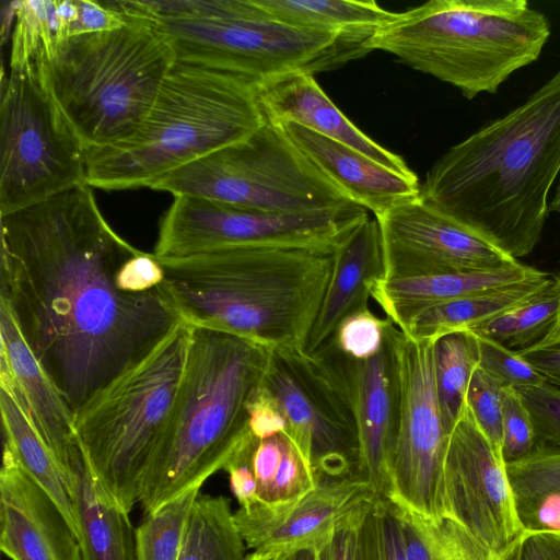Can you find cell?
I'll use <instances>...</instances> for the list:
<instances>
[{"mask_svg":"<svg viewBox=\"0 0 560 560\" xmlns=\"http://www.w3.org/2000/svg\"><path fill=\"white\" fill-rule=\"evenodd\" d=\"M0 223V299L73 415L183 323L160 288L117 289V271L141 250L113 230L88 184Z\"/></svg>","mask_w":560,"mask_h":560,"instance_id":"1","label":"cell"},{"mask_svg":"<svg viewBox=\"0 0 560 560\" xmlns=\"http://www.w3.org/2000/svg\"><path fill=\"white\" fill-rule=\"evenodd\" d=\"M560 174V71L506 115L448 149L421 199L514 259L539 243Z\"/></svg>","mask_w":560,"mask_h":560,"instance_id":"2","label":"cell"},{"mask_svg":"<svg viewBox=\"0 0 560 560\" xmlns=\"http://www.w3.org/2000/svg\"><path fill=\"white\" fill-rule=\"evenodd\" d=\"M335 249L243 246L158 258L160 290L182 320L270 350L302 349L320 310Z\"/></svg>","mask_w":560,"mask_h":560,"instance_id":"3","label":"cell"},{"mask_svg":"<svg viewBox=\"0 0 560 560\" xmlns=\"http://www.w3.org/2000/svg\"><path fill=\"white\" fill-rule=\"evenodd\" d=\"M271 350L229 332L190 325L176 398L144 471V515L223 469L249 436L248 406L264 384Z\"/></svg>","mask_w":560,"mask_h":560,"instance_id":"4","label":"cell"},{"mask_svg":"<svg viewBox=\"0 0 560 560\" xmlns=\"http://www.w3.org/2000/svg\"><path fill=\"white\" fill-rule=\"evenodd\" d=\"M265 121L255 84L176 62L129 137L84 149L86 184L105 190L151 188L165 175L247 138Z\"/></svg>","mask_w":560,"mask_h":560,"instance_id":"5","label":"cell"},{"mask_svg":"<svg viewBox=\"0 0 560 560\" xmlns=\"http://www.w3.org/2000/svg\"><path fill=\"white\" fill-rule=\"evenodd\" d=\"M551 35L548 18L526 0H431L395 13L366 42L472 100L494 94L536 61Z\"/></svg>","mask_w":560,"mask_h":560,"instance_id":"6","label":"cell"},{"mask_svg":"<svg viewBox=\"0 0 560 560\" xmlns=\"http://www.w3.org/2000/svg\"><path fill=\"white\" fill-rule=\"evenodd\" d=\"M168 39L176 62L242 78L256 86L293 73L336 70L371 52L369 37L293 27L256 0H117Z\"/></svg>","mask_w":560,"mask_h":560,"instance_id":"7","label":"cell"},{"mask_svg":"<svg viewBox=\"0 0 560 560\" xmlns=\"http://www.w3.org/2000/svg\"><path fill=\"white\" fill-rule=\"evenodd\" d=\"M110 2L126 18L122 27L70 37L35 63L84 149L129 137L176 63L172 45L152 22Z\"/></svg>","mask_w":560,"mask_h":560,"instance_id":"8","label":"cell"},{"mask_svg":"<svg viewBox=\"0 0 560 560\" xmlns=\"http://www.w3.org/2000/svg\"><path fill=\"white\" fill-rule=\"evenodd\" d=\"M189 338L190 325L183 322L73 415L75 438L92 472L128 513L168 421Z\"/></svg>","mask_w":560,"mask_h":560,"instance_id":"9","label":"cell"},{"mask_svg":"<svg viewBox=\"0 0 560 560\" xmlns=\"http://www.w3.org/2000/svg\"><path fill=\"white\" fill-rule=\"evenodd\" d=\"M151 189L275 213L353 203L300 153L280 126L268 121L247 138L165 175Z\"/></svg>","mask_w":560,"mask_h":560,"instance_id":"10","label":"cell"},{"mask_svg":"<svg viewBox=\"0 0 560 560\" xmlns=\"http://www.w3.org/2000/svg\"><path fill=\"white\" fill-rule=\"evenodd\" d=\"M86 184L84 148L35 63L1 83L0 215Z\"/></svg>","mask_w":560,"mask_h":560,"instance_id":"11","label":"cell"},{"mask_svg":"<svg viewBox=\"0 0 560 560\" xmlns=\"http://www.w3.org/2000/svg\"><path fill=\"white\" fill-rule=\"evenodd\" d=\"M369 217L350 203L335 210L275 213L198 196H175L161 219L153 255L176 258L243 246L335 249Z\"/></svg>","mask_w":560,"mask_h":560,"instance_id":"12","label":"cell"},{"mask_svg":"<svg viewBox=\"0 0 560 560\" xmlns=\"http://www.w3.org/2000/svg\"><path fill=\"white\" fill-rule=\"evenodd\" d=\"M434 342L413 341L399 328L396 334L399 413L385 499L425 516L451 517L444 488L450 434L436 395Z\"/></svg>","mask_w":560,"mask_h":560,"instance_id":"13","label":"cell"},{"mask_svg":"<svg viewBox=\"0 0 560 560\" xmlns=\"http://www.w3.org/2000/svg\"><path fill=\"white\" fill-rule=\"evenodd\" d=\"M264 385L278 400L285 434L317 481L360 477L352 411L315 355L302 349L271 350Z\"/></svg>","mask_w":560,"mask_h":560,"instance_id":"14","label":"cell"},{"mask_svg":"<svg viewBox=\"0 0 560 560\" xmlns=\"http://www.w3.org/2000/svg\"><path fill=\"white\" fill-rule=\"evenodd\" d=\"M444 488L450 516L495 559L525 529L502 455L480 429L467 402L448 436Z\"/></svg>","mask_w":560,"mask_h":560,"instance_id":"15","label":"cell"},{"mask_svg":"<svg viewBox=\"0 0 560 560\" xmlns=\"http://www.w3.org/2000/svg\"><path fill=\"white\" fill-rule=\"evenodd\" d=\"M375 218L382 233L384 278L491 270L520 262L421 197Z\"/></svg>","mask_w":560,"mask_h":560,"instance_id":"16","label":"cell"},{"mask_svg":"<svg viewBox=\"0 0 560 560\" xmlns=\"http://www.w3.org/2000/svg\"><path fill=\"white\" fill-rule=\"evenodd\" d=\"M397 330L392 324L382 350L365 360L346 355L330 341L310 353L352 411L360 448L359 475L380 498L387 493L388 460L398 425Z\"/></svg>","mask_w":560,"mask_h":560,"instance_id":"17","label":"cell"},{"mask_svg":"<svg viewBox=\"0 0 560 560\" xmlns=\"http://www.w3.org/2000/svg\"><path fill=\"white\" fill-rule=\"evenodd\" d=\"M380 498L361 477L323 479L295 502L276 510L257 503L234 512L247 547L259 553L317 549L342 522Z\"/></svg>","mask_w":560,"mask_h":560,"instance_id":"18","label":"cell"},{"mask_svg":"<svg viewBox=\"0 0 560 560\" xmlns=\"http://www.w3.org/2000/svg\"><path fill=\"white\" fill-rule=\"evenodd\" d=\"M0 548L11 560H82L70 524L51 497L3 444Z\"/></svg>","mask_w":560,"mask_h":560,"instance_id":"19","label":"cell"},{"mask_svg":"<svg viewBox=\"0 0 560 560\" xmlns=\"http://www.w3.org/2000/svg\"><path fill=\"white\" fill-rule=\"evenodd\" d=\"M300 153L348 200L374 217L420 197L416 174L396 172L301 125H278Z\"/></svg>","mask_w":560,"mask_h":560,"instance_id":"20","label":"cell"},{"mask_svg":"<svg viewBox=\"0 0 560 560\" xmlns=\"http://www.w3.org/2000/svg\"><path fill=\"white\" fill-rule=\"evenodd\" d=\"M0 377L11 382L67 478L69 460L80 447L73 428V412L31 351L3 299H0Z\"/></svg>","mask_w":560,"mask_h":560,"instance_id":"21","label":"cell"},{"mask_svg":"<svg viewBox=\"0 0 560 560\" xmlns=\"http://www.w3.org/2000/svg\"><path fill=\"white\" fill-rule=\"evenodd\" d=\"M265 120L294 122L348 145L405 175L415 174L399 155L383 148L354 126L325 94L314 75L293 73L257 86Z\"/></svg>","mask_w":560,"mask_h":560,"instance_id":"22","label":"cell"},{"mask_svg":"<svg viewBox=\"0 0 560 560\" xmlns=\"http://www.w3.org/2000/svg\"><path fill=\"white\" fill-rule=\"evenodd\" d=\"M384 277L380 223L368 217L335 248L329 283L304 351L315 352L348 316L369 308L371 285Z\"/></svg>","mask_w":560,"mask_h":560,"instance_id":"23","label":"cell"},{"mask_svg":"<svg viewBox=\"0 0 560 560\" xmlns=\"http://www.w3.org/2000/svg\"><path fill=\"white\" fill-rule=\"evenodd\" d=\"M82 560H136V530L92 472L81 448L67 468Z\"/></svg>","mask_w":560,"mask_h":560,"instance_id":"24","label":"cell"},{"mask_svg":"<svg viewBox=\"0 0 560 560\" xmlns=\"http://www.w3.org/2000/svg\"><path fill=\"white\" fill-rule=\"evenodd\" d=\"M517 262L500 269L434 275L419 278H381L371 285V298L401 329L419 312L446 301L521 282L541 275Z\"/></svg>","mask_w":560,"mask_h":560,"instance_id":"25","label":"cell"},{"mask_svg":"<svg viewBox=\"0 0 560 560\" xmlns=\"http://www.w3.org/2000/svg\"><path fill=\"white\" fill-rule=\"evenodd\" d=\"M552 273L541 275L432 305L411 317L400 329L413 341H435L447 334L469 330L528 301L542 290Z\"/></svg>","mask_w":560,"mask_h":560,"instance_id":"26","label":"cell"},{"mask_svg":"<svg viewBox=\"0 0 560 560\" xmlns=\"http://www.w3.org/2000/svg\"><path fill=\"white\" fill-rule=\"evenodd\" d=\"M0 410L3 444L13 452L26 472L51 497L78 537L66 475L18 398L11 382L2 377Z\"/></svg>","mask_w":560,"mask_h":560,"instance_id":"27","label":"cell"},{"mask_svg":"<svg viewBox=\"0 0 560 560\" xmlns=\"http://www.w3.org/2000/svg\"><path fill=\"white\" fill-rule=\"evenodd\" d=\"M275 20L287 25L336 35L371 37L393 19L374 0H256Z\"/></svg>","mask_w":560,"mask_h":560,"instance_id":"28","label":"cell"},{"mask_svg":"<svg viewBox=\"0 0 560 560\" xmlns=\"http://www.w3.org/2000/svg\"><path fill=\"white\" fill-rule=\"evenodd\" d=\"M250 465L256 485L255 503L269 510L295 502L317 485L312 467L285 433L257 439Z\"/></svg>","mask_w":560,"mask_h":560,"instance_id":"29","label":"cell"},{"mask_svg":"<svg viewBox=\"0 0 560 560\" xmlns=\"http://www.w3.org/2000/svg\"><path fill=\"white\" fill-rule=\"evenodd\" d=\"M560 313V273L551 276L549 283L528 301L471 330L504 348L522 353L551 340Z\"/></svg>","mask_w":560,"mask_h":560,"instance_id":"30","label":"cell"},{"mask_svg":"<svg viewBox=\"0 0 560 560\" xmlns=\"http://www.w3.org/2000/svg\"><path fill=\"white\" fill-rule=\"evenodd\" d=\"M397 508L406 560H497L453 517Z\"/></svg>","mask_w":560,"mask_h":560,"instance_id":"31","label":"cell"},{"mask_svg":"<svg viewBox=\"0 0 560 560\" xmlns=\"http://www.w3.org/2000/svg\"><path fill=\"white\" fill-rule=\"evenodd\" d=\"M246 557L230 501L222 495L199 494L177 560H246Z\"/></svg>","mask_w":560,"mask_h":560,"instance_id":"32","label":"cell"},{"mask_svg":"<svg viewBox=\"0 0 560 560\" xmlns=\"http://www.w3.org/2000/svg\"><path fill=\"white\" fill-rule=\"evenodd\" d=\"M478 365V340L471 330L447 334L435 340V388L442 419L448 434L460 417L470 378Z\"/></svg>","mask_w":560,"mask_h":560,"instance_id":"33","label":"cell"},{"mask_svg":"<svg viewBox=\"0 0 560 560\" xmlns=\"http://www.w3.org/2000/svg\"><path fill=\"white\" fill-rule=\"evenodd\" d=\"M201 485L145 515L136 529V560H177L186 525Z\"/></svg>","mask_w":560,"mask_h":560,"instance_id":"34","label":"cell"},{"mask_svg":"<svg viewBox=\"0 0 560 560\" xmlns=\"http://www.w3.org/2000/svg\"><path fill=\"white\" fill-rule=\"evenodd\" d=\"M56 0H18L10 69L49 59L57 47Z\"/></svg>","mask_w":560,"mask_h":560,"instance_id":"35","label":"cell"},{"mask_svg":"<svg viewBox=\"0 0 560 560\" xmlns=\"http://www.w3.org/2000/svg\"><path fill=\"white\" fill-rule=\"evenodd\" d=\"M358 560H406L398 511L385 498L373 500L363 513Z\"/></svg>","mask_w":560,"mask_h":560,"instance_id":"36","label":"cell"},{"mask_svg":"<svg viewBox=\"0 0 560 560\" xmlns=\"http://www.w3.org/2000/svg\"><path fill=\"white\" fill-rule=\"evenodd\" d=\"M392 324L389 318H381L366 308L348 316L328 341L346 355L365 360L382 350Z\"/></svg>","mask_w":560,"mask_h":560,"instance_id":"37","label":"cell"},{"mask_svg":"<svg viewBox=\"0 0 560 560\" xmlns=\"http://www.w3.org/2000/svg\"><path fill=\"white\" fill-rule=\"evenodd\" d=\"M515 499L560 491V450L537 448L529 456L505 464Z\"/></svg>","mask_w":560,"mask_h":560,"instance_id":"38","label":"cell"},{"mask_svg":"<svg viewBox=\"0 0 560 560\" xmlns=\"http://www.w3.org/2000/svg\"><path fill=\"white\" fill-rule=\"evenodd\" d=\"M503 385L479 365L469 382L466 402L478 425L493 447L501 453Z\"/></svg>","mask_w":560,"mask_h":560,"instance_id":"39","label":"cell"},{"mask_svg":"<svg viewBox=\"0 0 560 560\" xmlns=\"http://www.w3.org/2000/svg\"><path fill=\"white\" fill-rule=\"evenodd\" d=\"M536 450L530 416L516 389L503 388L501 455L505 464L526 458Z\"/></svg>","mask_w":560,"mask_h":560,"instance_id":"40","label":"cell"},{"mask_svg":"<svg viewBox=\"0 0 560 560\" xmlns=\"http://www.w3.org/2000/svg\"><path fill=\"white\" fill-rule=\"evenodd\" d=\"M534 425L537 448L560 450V387L545 382L515 388Z\"/></svg>","mask_w":560,"mask_h":560,"instance_id":"41","label":"cell"},{"mask_svg":"<svg viewBox=\"0 0 560 560\" xmlns=\"http://www.w3.org/2000/svg\"><path fill=\"white\" fill-rule=\"evenodd\" d=\"M475 334V332H474ZM477 336L479 366L505 386H539L547 380L518 353L483 336Z\"/></svg>","mask_w":560,"mask_h":560,"instance_id":"42","label":"cell"},{"mask_svg":"<svg viewBox=\"0 0 560 560\" xmlns=\"http://www.w3.org/2000/svg\"><path fill=\"white\" fill-rule=\"evenodd\" d=\"M164 269L153 255L140 252L129 258L117 271L118 290L127 293H144L156 290L163 283Z\"/></svg>","mask_w":560,"mask_h":560,"instance_id":"43","label":"cell"},{"mask_svg":"<svg viewBox=\"0 0 560 560\" xmlns=\"http://www.w3.org/2000/svg\"><path fill=\"white\" fill-rule=\"evenodd\" d=\"M520 521L525 529L560 532V491L551 490L515 499Z\"/></svg>","mask_w":560,"mask_h":560,"instance_id":"44","label":"cell"},{"mask_svg":"<svg viewBox=\"0 0 560 560\" xmlns=\"http://www.w3.org/2000/svg\"><path fill=\"white\" fill-rule=\"evenodd\" d=\"M497 560H560V532L524 529Z\"/></svg>","mask_w":560,"mask_h":560,"instance_id":"45","label":"cell"},{"mask_svg":"<svg viewBox=\"0 0 560 560\" xmlns=\"http://www.w3.org/2000/svg\"><path fill=\"white\" fill-rule=\"evenodd\" d=\"M79 15L69 30V38L82 34L114 31L126 24L125 15L110 0H77Z\"/></svg>","mask_w":560,"mask_h":560,"instance_id":"46","label":"cell"},{"mask_svg":"<svg viewBox=\"0 0 560 560\" xmlns=\"http://www.w3.org/2000/svg\"><path fill=\"white\" fill-rule=\"evenodd\" d=\"M256 440L250 433L223 468L229 475L231 491L242 508L256 502V485L250 465Z\"/></svg>","mask_w":560,"mask_h":560,"instance_id":"47","label":"cell"},{"mask_svg":"<svg viewBox=\"0 0 560 560\" xmlns=\"http://www.w3.org/2000/svg\"><path fill=\"white\" fill-rule=\"evenodd\" d=\"M249 431L256 439H266L287 432V420L281 407L262 384L248 406Z\"/></svg>","mask_w":560,"mask_h":560,"instance_id":"48","label":"cell"},{"mask_svg":"<svg viewBox=\"0 0 560 560\" xmlns=\"http://www.w3.org/2000/svg\"><path fill=\"white\" fill-rule=\"evenodd\" d=\"M366 508L335 528L316 549V560H358L359 526Z\"/></svg>","mask_w":560,"mask_h":560,"instance_id":"49","label":"cell"},{"mask_svg":"<svg viewBox=\"0 0 560 560\" xmlns=\"http://www.w3.org/2000/svg\"><path fill=\"white\" fill-rule=\"evenodd\" d=\"M518 354L547 382L560 387V342L547 343Z\"/></svg>","mask_w":560,"mask_h":560,"instance_id":"50","label":"cell"},{"mask_svg":"<svg viewBox=\"0 0 560 560\" xmlns=\"http://www.w3.org/2000/svg\"><path fill=\"white\" fill-rule=\"evenodd\" d=\"M282 560H316L315 548H302L283 553Z\"/></svg>","mask_w":560,"mask_h":560,"instance_id":"51","label":"cell"},{"mask_svg":"<svg viewBox=\"0 0 560 560\" xmlns=\"http://www.w3.org/2000/svg\"><path fill=\"white\" fill-rule=\"evenodd\" d=\"M283 553H259L253 552L246 557V560H282Z\"/></svg>","mask_w":560,"mask_h":560,"instance_id":"52","label":"cell"},{"mask_svg":"<svg viewBox=\"0 0 560 560\" xmlns=\"http://www.w3.org/2000/svg\"><path fill=\"white\" fill-rule=\"evenodd\" d=\"M549 211L560 214V179L556 187L555 195L549 203Z\"/></svg>","mask_w":560,"mask_h":560,"instance_id":"53","label":"cell"},{"mask_svg":"<svg viewBox=\"0 0 560 560\" xmlns=\"http://www.w3.org/2000/svg\"><path fill=\"white\" fill-rule=\"evenodd\" d=\"M551 342H560V313H559V318H558L557 327H556L555 332H553V335L551 337V340L548 343H551Z\"/></svg>","mask_w":560,"mask_h":560,"instance_id":"54","label":"cell"}]
</instances>
